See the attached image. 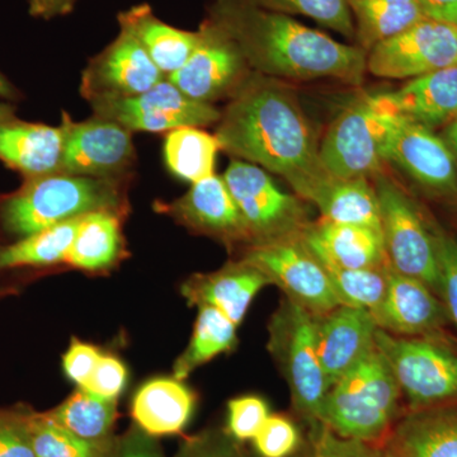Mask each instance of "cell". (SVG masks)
<instances>
[{"instance_id":"cell-1","label":"cell","mask_w":457,"mask_h":457,"mask_svg":"<svg viewBox=\"0 0 457 457\" xmlns=\"http://www.w3.org/2000/svg\"><path fill=\"white\" fill-rule=\"evenodd\" d=\"M212 22L237 42L254 73L273 79L332 78L360 87L368 71V53L326 33L243 0H213Z\"/></svg>"},{"instance_id":"cell-2","label":"cell","mask_w":457,"mask_h":457,"mask_svg":"<svg viewBox=\"0 0 457 457\" xmlns=\"http://www.w3.org/2000/svg\"><path fill=\"white\" fill-rule=\"evenodd\" d=\"M215 137L228 154L287 182L321 164L317 137L293 89L254 71L222 111Z\"/></svg>"},{"instance_id":"cell-3","label":"cell","mask_w":457,"mask_h":457,"mask_svg":"<svg viewBox=\"0 0 457 457\" xmlns=\"http://www.w3.org/2000/svg\"><path fill=\"white\" fill-rule=\"evenodd\" d=\"M122 206L121 180L54 173L26 179L0 204V221L21 239L90 212H121Z\"/></svg>"},{"instance_id":"cell-4","label":"cell","mask_w":457,"mask_h":457,"mask_svg":"<svg viewBox=\"0 0 457 457\" xmlns=\"http://www.w3.org/2000/svg\"><path fill=\"white\" fill-rule=\"evenodd\" d=\"M402 392L376 348L328 392L320 422L342 437L383 445L398 420Z\"/></svg>"},{"instance_id":"cell-5","label":"cell","mask_w":457,"mask_h":457,"mask_svg":"<svg viewBox=\"0 0 457 457\" xmlns=\"http://www.w3.org/2000/svg\"><path fill=\"white\" fill-rule=\"evenodd\" d=\"M389 93L354 99L328 128L319 145L320 163L339 179L378 173L394 132L405 121Z\"/></svg>"},{"instance_id":"cell-6","label":"cell","mask_w":457,"mask_h":457,"mask_svg":"<svg viewBox=\"0 0 457 457\" xmlns=\"http://www.w3.org/2000/svg\"><path fill=\"white\" fill-rule=\"evenodd\" d=\"M269 351L290 389L295 411L308 427L320 422L321 408L330 389L317 345V319L285 297L269 326Z\"/></svg>"},{"instance_id":"cell-7","label":"cell","mask_w":457,"mask_h":457,"mask_svg":"<svg viewBox=\"0 0 457 457\" xmlns=\"http://www.w3.org/2000/svg\"><path fill=\"white\" fill-rule=\"evenodd\" d=\"M376 348L389 363L409 411L457 403V351L440 337L394 336L378 328Z\"/></svg>"},{"instance_id":"cell-8","label":"cell","mask_w":457,"mask_h":457,"mask_svg":"<svg viewBox=\"0 0 457 457\" xmlns=\"http://www.w3.org/2000/svg\"><path fill=\"white\" fill-rule=\"evenodd\" d=\"M221 177L245 221L249 245L303 236L312 224L305 201L282 191L263 168L234 159Z\"/></svg>"},{"instance_id":"cell-9","label":"cell","mask_w":457,"mask_h":457,"mask_svg":"<svg viewBox=\"0 0 457 457\" xmlns=\"http://www.w3.org/2000/svg\"><path fill=\"white\" fill-rule=\"evenodd\" d=\"M380 207L381 234L390 267L420 279L440 295V270L435 236L417 206L392 179L378 174L375 185Z\"/></svg>"},{"instance_id":"cell-10","label":"cell","mask_w":457,"mask_h":457,"mask_svg":"<svg viewBox=\"0 0 457 457\" xmlns=\"http://www.w3.org/2000/svg\"><path fill=\"white\" fill-rule=\"evenodd\" d=\"M242 261L260 270L270 285L278 286L287 299L315 317L341 306L326 269L303 236L249 245Z\"/></svg>"},{"instance_id":"cell-11","label":"cell","mask_w":457,"mask_h":457,"mask_svg":"<svg viewBox=\"0 0 457 457\" xmlns=\"http://www.w3.org/2000/svg\"><path fill=\"white\" fill-rule=\"evenodd\" d=\"M95 116L111 120L130 132H170L185 126L204 128L218 123L221 112L180 92L165 78L146 92L132 97L89 102Z\"/></svg>"},{"instance_id":"cell-12","label":"cell","mask_w":457,"mask_h":457,"mask_svg":"<svg viewBox=\"0 0 457 457\" xmlns=\"http://www.w3.org/2000/svg\"><path fill=\"white\" fill-rule=\"evenodd\" d=\"M200 41L187 62L168 80L187 97L213 104L231 98L253 74L237 42L209 18L198 29Z\"/></svg>"},{"instance_id":"cell-13","label":"cell","mask_w":457,"mask_h":457,"mask_svg":"<svg viewBox=\"0 0 457 457\" xmlns=\"http://www.w3.org/2000/svg\"><path fill=\"white\" fill-rule=\"evenodd\" d=\"M62 165L59 173L122 180L135 163L132 132L119 123L95 116L75 122L62 114Z\"/></svg>"},{"instance_id":"cell-14","label":"cell","mask_w":457,"mask_h":457,"mask_svg":"<svg viewBox=\"0 0 457 457\" xmlns=\"http://www.w3.org/2000/svg\"><path fill=\"white\" fill-rule=\"evenodd\" d=\"M457 65V26L420 21L368 53V71L385 79H413Z\"/></svg>"},{"instance_id":"cell-15","label":"cell","mask_w":457,"mask_h":457,"mask_svg":"<svg viewBox=\"0 0 457 457\" xmlns=\"http://www.w3.org/2000/svg\"><path fill=\"white\" fill-rule=\"evenodd\" d=\"M137 38L120 29L119 35L84 69L80 95L87 101L132 97L164 80Z\"/></svg>"},{"instance_id":"cell-16","label":"cell","mask_w":457,"mask_h":457,"mask_svg":"<svg viewBox=\"0 0 457 457\" xmlns=\"http://www.w3.org/2000/svg\"><path fill=\"white\" fill-rule=\"evenodd\" d=\"M385 162L395 164L432 194L457 195L455 158L444 139L427 126L405 120L387 144Z\"/></svg>"},{"instance_id":"cell-17","label":"cell","mask_w":457,"mask_h":457,"mask_svg":"<svg viewBox=\"0 0 457 457\" xmlns=\"http://www.w3.org/2000/svg\"><path fill=\"white\" fill-rule=\"evenodd\" d=\"M288 185L297 196L317 206L323 220L381 231L378 195L366 177L339 179L320 164L312 173L288 180Z\"/></svg>"},{"instance_id":"cell-18","label":"cell","mask_w":457,"mask_h":457,"mask_svg":"<svg viewBox=\"0 0 457 457\" xmlns=\"http://www.w3.org/2000/svg\"><path fill=\"white\" fill-rule=\"evenodd\" d=\"M162 212L170 213L171 218L191 230L220 240L224 245H251L236 201L222 177L216 174L194 183L187 194L179 200L162 204Z\"/></svg>"},{"instance_id":"cell-19","label":"cell","mask_w":457,"mask_h":457,"mask_svg":"<svg viewBox=\"0 0 457 457\" xmlns=\"http://www.w3.org/2000/svg\"><path fill=\"white\" fill-rule=\"evenodd\" d=\"M317 319V345L330 387L376 350L378 327L365 309L341 305Z\"/></svg>"},{"instance_id":"cell-20","label":"cell","mask_w":457,"mask_h":457,"mask_svg":"<svg viewBox=\"0 0 457 457\" xmlns=\"http://www.w3.org/2000/svg\"><path fill=\"white\" fill-rule=\"evenodd\" d=\"M371 314L380 329L400 337L436 335L449 319L444 303L428 286L393 269L386 295Z\"/></svg>"},{"instance_id":"cell-21","label":"cell","mask_w":457,"mask_h":457,"mask_svg":"<svg viewBox=\"0 0 457 457\" xmlns=\"http://www.w3.org/2000/svg\"><path fill=\"white\" fill-rule=\"evenodd\" d=\"M269 285L266 275L240 260L215 272L192 276L180 291L189 305L212 306L239 327L254 297Z\"/></svg>"},{"instance_id":"cell-22","label":"cell","mask_w":457,"mask_h":457,"mask_svg":"<svg viewBox=\"0 0 457 457\" xmlns=\"http://www.w3.org/2000/svg\"><path fill=\"white\" fill-rule=\"evenodd\" d=\"M303 239L323 266L359 270L389 263L383 234L376 228L321 219L306 228Z\"/></svg>"},{"instance_id":"cell-23","label":"cell","mask_w":457,"mask_h":457,"mask_svg":"<svg viewBox=\"0 0 457 457\" xmlns=\"http://www.w3.org/2000/svg\"><path fill=\"white\" fill-rule=\"evenodd\" d=\"M62 146V126L25 122L17 117L0 122V162L26 179L59 173Z\"/></svg>"},{"instance_id":"cell-24","label":"cell","mask_w":457,"mask_h":457,"mask_svg":"<svg viewBox=\"0 0 457 457\" xmlns=\"http://www.w3.org/2000/svg\"><path fill=\"white\" fill-rule=\"evenodd\" d=\"M385 444L399 457H457V403L409 411Z\"/></svg>"},{"instance_id":"cell-25","label":"cell","mask_w":457,"mask_h":457,"mask_svg":"<svg viewBox=\"0 0 457 457\" xmlns=\"http://www.w3.org/2000/svg\"><path fill=\"white\" fill-rule=\"evenodd\" d=\"M120 29L131 33L165 78L176 73L196 50L200 32L168 25L152 5L137 4L117 17Z\"/></svg>"},{"instance_id":"cell-26","label":"cell","mask_w":457,"mask_h":457,"mask_svg":"<svg viewBox=\"0 0 457 457\" xmlns=\"http://www.w3.org/2000/svg\"><path fill=\"white\" fill-rule=\"evenodd\" d=\"M196 407L194 392L176 378L147 381L132 399L135 425L153 437L179 435L187 427Z\"/></svg>"},{"instance_id":"cell-27","label":"cell","mask_w":457,"mask_h":457,"mask_svg":"<svg viewBox=\"0 0 457 457\" xmlns=\"http://www.w3.org/2000/svg\"><path fill=\"white\" fill-rule=\"evenodd\" d=\"M390 96L408 121L429 129L453 121L457 116V65L413 78Z\"/></svg>"},{"instance_id":"cell-28","label":"cell","mask_w":457,"mask_h":457,"mask_svg":"<svg viewBox=\"0 0 457 457\" xmlns=\"http://www.w3.org/2000/svg\"><path fill=\"white\" fill-rule=\"evenodd\" d=\"M354 23L357 46L369 53L426 20L420 0H347Z\"/></svg>"},{"instance_id":"cell-29","label":"cell","mask_w":457,"mask_h":457,"mask_svg":"<svg viewBox=\"0 0 457 457\" xmlns=\"http://www.w3.org/2000/svg\"><path fill=\"white\" fill-rule=\"evenodd\" d=\"M120 212H96L84 215L66 263L84 270L110 269L122 254Z\"/></svg>"},{"instance_id":"cell-30","label":"cell","mask_w":457,"mask_h":457,"mask_svg":"<svg viewBox=\"0 0 457 457\" xmlns=\"http://www.w3.org/2000/svg\"><path fill=\"white\" fill-rule=\"evenodd\" d=\"M163 150L168 170L194 185L215 174L216 156L221 146L218 137L203 128L185 126L168 132Z\"/></svg>"},{"instance_id":"cell-31","label":"cell","mask_w":457,"mask_h":457,"mask_svg":"<svg viewBox=\"0 0 457 457\" xmlns=\"http://www.w3.org/2000/svg\"><path fill=\"white\" fill-rule=\"evenodd\" d=\"M237 328L218 309L200 306L194 335L188 347L174 363L173 378L183 381L219 354L233 351L237 345Z\"/></svg>"},{"instance_id":"cell-32","label":"cell","mask_w":457,"mask_h":457,"mask_svg":"<svg viewBox=\"0 0 457 457\" xmlns=\"http://www.w3.org/2000/svg\"><path fill=\"white\" fill-rule=\"evenodd\" d=\"M82 218L73 219L21 237L0 248V270L18 267H42L66 262Z\"/></svg>"},{"instance_id":"cell-33","label":"cell","mask_w":457,"mask_h":457,"mask_svg":"<svg viewBox=\"0 0 457 457\" xmlns=\"http://www.w3.org/2000/svg\"><path fill=\"white\" fill-rule=\"evenodd\" d=\"M116 405L117 400L99 398L78 387L62 404L46 416L77 437L101 441L112 437Z\"/></svg>"},{"instance_id":"cell-34","label":"cell","mask_w":457,"mask_h":457,"mask_svg":"<svg viewBox=\"0 0 457 457\" xmlns=\"http://www.w3.org/2000/svg\"><path fill=\"white\" fill-rule=\"evenodd\" d=\"M31 437L35 457H113L119 438L89 441L77 437L45 414L31 416Z\"/></svg>"},{"instance_id":"cell-35","label":"cell","mask_w":457,"mask_h":457,"mask_svg":"<svg viewBox=\"0 0 457 457\" xmlns=\"http://www.w3.org/2000/svg\"><path fill=\"white\" fill-rule=\"evenodd\" d=\"M326 269L339 303L372 312L383 302L389 285L390 264L372 269Z\"/></svg>"},{"instance_id":"cell-36","label":"cell","mask_w":457,"mask_h":457,"mask_svg":"<svg viewBox=\"0 0 457 457\" xmlns=\"http://www.w3.org/2000/svg\"><path fill=\"white\" fill-rule=\"evenodd\" d=\"M266 11L281 14H300L319 25L354 40V23L347 0H243Z\"/></svg>"},{"instance_id":"cell-37","label":"cell","mask_w":457,"mask_h":457,"mask_svg":"<svg viewBox=\"0 0 457 457\" xmlns=\"http://www.w3.org/2000/svg\"><path fill=\"white\" fill-rule=\"evenodd\" d=\"M383 445L342 437L318 422L309 427L308 440L300 446L299 457H384Z\"/></svg>"},{"instance_id":"cell-38","label":"cell","mask_w":457,"mask_h":457,"mask_svg":"<svg viewBox=\"0 0 457 457\" xmlns=\"http://www.w3.org/2000/svg\"><path fill=\"white\" fill-rule=\"evenodd\" d=\"M255 453L261 457H291L302 446V433L288 417L270 416L253 438Z\"/></svg>"},{"instance_id":"cell-39","label":"cell","mask_w":457,"mask_h":457,"mask_svg":"<svg viewBox=\"0 0 457 457\" xmlns=\"http://www.w3.org/2000/svg\"><path fill=\"white\" fill-rule=\"evenodd\" d=\"M270 416L269 404L261 396L245 395L231 399L228 404L227 431L237 441H253Z\"/></svg>"},{"instance_id":"cell-40","label":"cell","mask_w":457,"mask_h":457,"mask_svg":"<svg viewBox=\"0 0 457 457\" xmlns=\"http://www.w3.org/2000/svg\"><path fill=\"white\" fill-rule=\"evenodd\" d=\"M31 416L27 409H0V457H35Z\"/></svg>"},{"instance_id":"cell-41","label":"cell","mask_w":457,"mask_h":457,"mask_svg":"<svg viewBox=\"0 0 457 457\" xmlns=\"http://www.w3.org/2000/svg\"><path fill=\"white\" fill-rule=\"evenodd\" d=\"M176 457H249L227 429L209 428L186 438Z\"/></svg>"},{"instance_id":"cell-42","label":"cell","mask_w":457,"mask_h":457,"mask_svg":"<svg viewBox=\"0 0 457 457\" xmlns=\"http://www.w3.org/2000/svg\"><path fill=\"white\" fill-rule=\"evenodd\" d=\"M440 270V296L447 317L457 328V240L445 233H435Z\"/></svg>"},{"instance_id":"cell-43","label":"cell","mask_w":457,"mask_h":457,"mask_svg":"<svg viewBox=\"0 0 457 457\" xmlns=\"http://www.w3.org/2000/svg\"><path fill=\"white\" fill-rule=\"evenodd\" d=\"M128 383V370L113 356L102 354L95 371L82 389L99 398L117 400Z\"/></svg>"},{"instance_id":"cell-44","label":"cell","mask_w":457,"mask_h":457,"mask_svg":"<svg viewBox=\"0 0 457 457\" xmlns=\"http://www.w3.org/2000/svg\"><path fill=\"white\" fill-rule=\"evenodd\" d=\"M102 353L95 345L73 339L71 347L62 357V368L66 376L78 386L88 383Z\"/></svg>"},{"instance_id":"cell-45","label":"cell","mask_w":457,"mask_h":457,"mask_svg":"<svg viewBox=\"0 0 457 457\" xmlns=\"http://www.w3.org/2000/svg\"><path fill=\"white\" fill-rule=\"evenodd\" d=\"M113 457H164V453L158 438L134 425L119 438Z\"/></svg>"},{"instance_id":"cell-46","label":"cell","mask_w":457,"mask_h":457,"mask_svg":"<svg viewBox=\"0 0 457 457\" xmlns=\"http://www.w3.org/2000/svg\"><path fill=\"white\" fill-rule=\"evenodd\" d=\"M77 3L78 0H29V13L50 21L71 13Z\"/></svg>"},{"instance_id":"cell-47","label":"cell","mask_w":457,"mask_h":457,"mask_svg":"<svg viewBox=\"0 0 457 457\" xmlns=\"http://www.w3.org/2000/svg\"><path fill=\"white\" fill-rule=\"evenodd\" d=\"M427 18L457 26V0H420Z\"/></svg>"},{"instance_id":"cell-48","label":"cell","mask_w":457,"mask_h":457,"mask_svg":"<svg viewBox=\"0 0 457 457\" xmlns=\"http://www.w3.org/2000/svg\"><path fill=\"white\" fill-rule=\"evenodd\" d=\"M441 137L446 143V145L449 146L451 154L455 158L457 164V116L453 121L449 122Z\"/></svg>"},{"instance_id":"cell-49","label":"cell","mask_w":457,"mask_h":457,"mask_svg":"<svg viewBox=\"0 0 457 457\" xmlns=\"http://www.w3.org/2000/svg\"><path fill=\"white\" fill-rule=\"evenodd\" d=\"M18 98V90L12 86L7 78L0 73V99L4 101H16Z\"/></svg>"},{"instance_id":"cell-50","label":"cell","mask_w":457,"mask_h":457,"mask_svg":"<svg viewBox=\"0 0 457 457\" xmlns=\"http://www.w3.org/2000/svg\"><path fill=\"white\" fill-rule=\"evenodd\" d=\"M16 117V107L9 104L4 99H0V122L8 121V120Z\"/></svg>"},{"instance_id":"cell-51","label":"cell","mask_w":457,"mask_h":457,"mask_svg":"<svg viewBox=\"0 0 457 457\" xmlns=\"http://www.w3.org/2000/svg\"><path fill=\"white\" fill-rule=\"evenodd\" d=\"M383 453L384 457H399L398 453H396L395 451L392 449V447L387 446L385 442L383 445Z\"/></svg>"},{"instance_id":"cell-52","label":"cell","mask_w":457,"mask_h":457,"mask_svg":"<svg viewBox=\"0 0 457 457\" xmlns=\"http://www.w3.org/2000/svg\"><path fill=\"white\" fill-rule=\"evenodd\" d=\"M249 457H261V456H258V455H254V456H249Z\"/></svg>"}]
</instances>
